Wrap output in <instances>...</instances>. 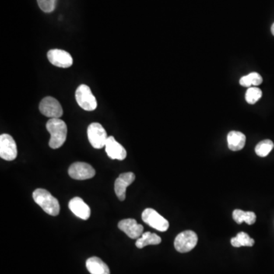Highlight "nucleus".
Segmentation results:
<instances>
[{
	"instance_id": "1a4fd4ad",
	"label": "nucleus",
	"mask_w": 274,
	"mask_h": 274,
	"mask_svg": "<svg viewBox=\"0 0 274 274\" xmlns=\"http://www.w3.org/2000/svg\"><path fill=\"white\" fill-rule=\"evenodd\" d=\"M17 154L16 143L12 136L5 134L0 136V157L4 160L13 161Z\"/></svg>"
},
{
	"instance_id": "dca6fc26",
	"label": "nucleus",
	"mask_w": 274,
	"mask_h": 274,
	"mask_svg": "<svg viewBox=\"0 0 274 274\" xmlns=\"http://www.w3.org/2000/svg\"><path fill=\"white\" fill-rule=\"evenodd\" d=\"M86 268L91 274H110L108 266L97 257H92L86 261Z\"/></svg>"
},
{
	"instance_id": "423d86ee",
	"label": "nucleus",
	"mask_w": 274,
	"mask_h": 274,
	"mask_svg": "<svg viewBox=\"0 0 274 274\" xmlns=\"http://www.w3.org/2000/svg\"><path fill=\"white\" fill-rule=\"evenodd\" d=\"M142 219L145 223L159 232H166L169 229V221L151 208L145 209L142 212Z\"/></svg>"
},
{
	"instance_id": "f8f14e48",
	"label": "nucleus",
	"mask_w": 274,
	"mask_h": 274,
	"mask_svg": "<svg viewBox=\"0 0 274 274\" xmlns=\"http://www.w3.org/2000/svg\"><path fill=\"white\" fill-rule=\"evenodd\" d=\"M136 176L133 172L123 173L117 177L114 183V191L116 195L121 201L126 199V191L134 181Z\"/></svg>"
},
{
	"instance_id": "7ed1b4c3",
	"label": "nucleus",
	"mask_w": 274,
	"mask_h": 274,
	"mask_svg": "<svg viewBox=\"0 0 274 274\" xmlns=\"http://www.w3.org/2000/svg\"><path fill=\"white\" fill-rule=\"evenodd\" d=\"M75 100L79 107L85 110L92 111L96 110L98 104L96 97L92 94L90 88L84 84L77 88L75 91Z\"/></svg>"
},
{
	"instance_id": "f257e3e1",
	"label": "nucleus",
	"mask_w": 274,
	"mask_h": 274,
	"mask_svg": "<svg viewBox=\"0 0 274 274\" xmlns=\"http://www.w3.org/2000/svg\"><path fill=\"white\" fill-rule=\"evenodd\" d=\"M46 127L50 134V147L54 149L61 148L67 139V126L66 123L60 118H50L47 121Z\"/></svg>"
},
{
	"instance_id": "39448f33",
	"label": "nucleus",
	"mask_w": 274,
	"mask_h": 274,
	"mask_svg": "<svg viewBox=\"0 0 274 274\" xmlns=\"http://www.w3.org/2000/svg\"><path fill=\"white\" fill-rule=\"evenodd\" d=\"M88 138L92 147L100 149L105 146L107 137V132L99 123H92L88 127Z\"/></svg>"
},
{
	"instance_id": "f3484780",
	"label": "nucleus",
	"mask_w": 274,
	"mask_h": 274,
	"mask_svg": "<svg viewBox=\"0 0 274 274\" xmlns=\"http://www.w3.org/2000/svg\"><path fill=\"white\" fill-rule=\"evenodd\" d=\"M161 242H162V239L158 235L150 233V232H146V233H143L140 238L137 239L136 246L141 249L145 246L157 245Z\"/></svg>"
},
{
	"instance_id": "5701e85b",
	"label": "nucleus",
	"mask_w": 274,
	"mask_h": 274,
	"mask_svg": "<svg viewBox=\"0 0 274 274\" xmlns=\"http://www.w3.org/2000/svg\"><path fill=\"white\" fill-rule=\"evenodd\" d=\"M57 0H37L39 7L43 12H54L57 6Z\"/></svg>"
},
{
	"instance_id": "b1692460",
	"label": "nucleus",
	"mask_w": 274,
	"mask_h": 274,
	"mask_svg": "<svg viewBox=\"0 0 274 274\" xmlns=\"http://www.w3.org/2000/svg\"><path fill=\"white\" fill-rule=\"evenodd\" d=\"M271 32H272L273 35L274 36V23L271 26Z\"/></svg>"
},
{
	"instance_id": "9d476101",
	"label": "nucleus",
	"mask_w": 274,
	"mask_h": 274,
	"mask_svg": "<svg viewBox=\"0 0 274 274\" xmlns=\"http://www.w3.org/2000/svg\"><path fill=\"white\" fill-rule=\"evenodd\" d=\"M47 58L50 64L61 68H68L73 64V60L70 54L60 49H54L48 51Z\"/></svg>"
},
{
	"instance_id": "20e7f679",
	"label": "nucleus",
	"mask_w": 274,
	"mask_h": 274,
	"mask_svg": "<svg viewBox=\"0 0 274 274\" xmlns=\"http://www.w3.org/2000/svg\"><path fill=\"white\" fill-rule=\"evenodd\" d=\"M198 235L191 230L184 231L177 235L174 240V247L180 253H187L194 249L198 244Z\"/></svg>"
},
{
	"instance_id": "a211bd4d",
	"label": "nucleus",
	"mask_w": 274,
	"mask_h": 274,
	"mask_svg": "<svg viewBox=\"0 0 274 274\" xmlns=\"http://www.w3.org/2000/svg\"><path fill=\"white\" fill-rule=\"evenodd\" d=\"M233 217L235 222H237L238 224H241L243 222H244L247 224L253 225L255 223L257 219V216L254 212H250V211L245 212L241 209H236L233 211Z\"/></svg>"
},
{
	"instance_id": "6ab92c4d",
	"label": "nucleus",
	"mask_w": 274,
	"mask_h": 274,
	"mask_svg": "<svg viewBox=\"0 0 274 274\" xmlns=\"http://www.w3.org/2000/svg\"><path fill=\"white\" fill-rule=\"evenodd\" d=\"M231 244L236 247H252L254 244V240L247 233L241 232L236 237L231 239Z\"/></svg>"
},
{
	"instance_id": "9b49d317",
	"label": "nucleus",
	"mask_w": 274,
	"mask_h": 274,
	"mask_svg": "<svg viewBox=\"0 0 274 274\" xmlns=\"http://www.w3.org/2000/svg\"><path fill=\"white\" fill-rule=\"evenodd\" d=\"M118 228L132 239H138L143 234V226L134 219H123L119 222Z\"/></svg>"
},
{
	"instance_id": "412c9836",
	"label": "nucleus",
	"mask_w": 274,
	"mask_h": 274,
	"mask_svg": "<svg viewBox=\"0 0 274 274\" xmlns=\"http://www.w3.org/2000/svg\"><path fill=\"white\" fill-rule=\"evenodd\" d=\"M274 147V142L271 139H264L256 145L255 152L260 157H266Z\"/></svg>"
},
{
	"instance_id": "f03ea898",
	"label": "nucleus",
	"mask_w": 274,
	"mask_h": 274,
	"mask_svg": "<svg viewBox=\"0 0 274 274\" xmlns=\"http://www.w3.org/2000/svg\"><path fill=\"white\" fill-rule=\"evenodd\" d=\"M33 199L46 213L56 216L60 213L61 207L58 200L45 189L38 188L34 191Z\"/></svg>"
},
{
	"instance_id": "ddd939ff",
	"label": "nucleus",
	"mask_w": 274,
	"mask_h": 274,
	"mask_svg": "<svg viewBox=\"0 0 274 274\" xmlns=\"http://www.w3.org/2000/svg\"><path fill=\"white\" fill-rule=\"evenodd\" d=\"M104 147L107 156L111 159L122 161L127 157V151L121 144L116 141L114 137L107 138Z\"/></svg>"
},
{
	"instance_id": "4468645a",
	"label": "nucleus",
	"mask_w": 274,
	"mask_h": 274,
	"mask_svg": "<svg viewBox=\"0 0 274 274\" xmlns=\"http://www.w3.org/2000/svg\"><path fill=\"white\" fill-rule=\"evenodd\" d=\"M68 208L77 217L87 220L91 216V209L89 206L80 198H74L68 203Z\"/></svg>"
},
{
	"instance_id": "aec40b11",
	"label": "nucleus",
	"mask_w": 274,
	"mask_h": 274,
	"mask_svg": "<svg viewBox=\"0 0 274 274\" xmlns=\"http://www.w3.org/2000/svg\"><path fill=\"white\" fill-rule=\"evenodd\" d=\"M262 82V76L258 72H251L248 75H244V76L241 77L240 81H239L240 85L247 88L251 87L252 85L258 86V85H261Z\"/></svg>"
},
{
	"instance_id": "6e6552de",
	"label": "nucleus",
	"mask_w": 274,
	"mask_h": 274,
	"mask_svg": "<svg viewBox=\"0 0 274 274\" xmlns=\"http://www.w3.org/2000/svg\"><path fill=\"white\" fill-rule=\"evenodd\" d=\"M68 172L72 178L79 181L92 178L96 175V170L91 165L85 162H75L71 165Z\"/></svg>"
},
{
	"instance_id": "0eeeda50",
	"label": "nucleus",
	"mask_w": 274,
	"mask_h": 274,
	"mask_svg": "<svg viewBox=\"0 0 274 274\" xmlns=\"http://www.w3.org/2000/svg\"><path fill=\"white\" fill-rule=\"evenodd\" d=\"M39 110L43 115L50 118H60L64 114V110L60 102L50 96L44 98L40 102Z\"/></svg>"
},
{
	"instance_id": "2eb2a0df",
	"label": "nucleus",
	"mask_w": 274,
	"mask_h": 274,
	"mask_svg": "<svg viewBox=\"0 0 274 274\" xmlns=\"http://www.w3.org/2000/svg\"><path fill=\"white\" fill-rule=\"evenodd\" d=\"M228 146L232 151L241 150L244 147L246 137L239 131H231L227 136Z\"/></svg>"
},
{
	"instance_id": "4be33fe9",
	"label": "nucleus",
	"mask_w": 274,
	"mask_h": 274,
	"mask_svg": "<svg viewBox=\"0 0 274 274\" xmlns=\"http://www.w3.org/2000/svg\"><path fill=\"white\" fill-rule=\"evenodd\" d=\"M262 97V91L257 87H250L245 94L246 102L250 104H255Z\"/></svg>"
}]
</instances>
